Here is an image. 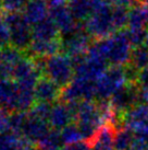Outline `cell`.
Here are the masks:
<instances>
[{
  "label": "cell",
  "mask_w": 148,
  "mask_h": 150,
  "mask_svg": "<svg viewBox=\"0 0 148 150\" xmlns=\"http://www.w3.org/2000/svg\"><path fill=\"white\" fill-rule=\"evenodd\" d=\"M51 1H57V0H48V2H51Z\"/></svg>",
  "instance_id": "36"
},
{
  "label": "cell",
  "mask_w": 148,
  "mask_h": 150,
  "mask_svg": "<svg viewBox=\"0 0 148 150\" xmlns=\"http://www.w3.org/2000/svg\"><path fill=\"white\" fill-rule=\"evenodd\" d=\"M118 128L111 124L101 125L95 133L89 144L91 150H115V135Z\"/></svg>",
  "instance_id": "13"
},
{
  "label": "cell",
  "mask_w": 148,
  "mask_h": 150,
  "mask_svg": "<svg viewBox=\"0 0 148 150\" xmlns=\"http://www.w3.org/2000/svg\"><path fill=\"white\" fill-rule=\"evenodd\" d=\"M135 142V133L126 126L118 128L115 135V150H131Z\"/></svg>",
  "instance_id": "20"
},
{
  "label": "cell",
  "mask_w": 148,
  "mask_h": 150,
  "mask_svg": "<svg viewBox=\"0 0 148 150\" xmlns=\"http://www.w3.org/2000/svg\"><path fill=\"white\" fill-rule=\"evenodd\" d=\"M113 7H123V8H133L134 6L140 4V0H109Z\"/></svg>",
  "instance_id": "28"
},
{
  "label": "cell",
  "mask_w": 148,
  "mask_h": 150,
  "mask_svg": "<svg viewBox=\"0 0 148 150\" xmlns=\"http://www.w3.org/2000/svg\"><path fill=\"white\" fill-rule=\"evenodd\" d=\"M144 150H148V142H147V145H146V147H145Z\"/></svg>",
  "instance_id": "35"
},
{
  "label": "cell",
  "mask_w": 148,
  "mask_h": 150,
  "mask_svg": "<svg viewBox=\"0 0 148 150\" xmlns=\"http://www.w3.org/2000/svg\"><path fill=\"white\" fill-rule=\"evenodd\" d=\"M112 9L109 1L94 0V11L84 23V29L91 38L100 41L117 32L112 20Z\"/></svg>",
  "instance_id": "2"
},
{
  "label": "cell",
  "mask_w": 148,
  "mask_h": 150,
  "mask_svg": "<svg viewBox=\"0 0 148 150\" xmlns=\"http://www.w3.org/2000/svg\"><path fill=\"white\" fill-rule=\"evenodd\" d=\"M128 13L130 9L123 8V7H113L112 9V20L114 28L118 31H122L125 25L128 23Z\"/></svg>",
  "instance_id": "25"
},
{
  "label": "cell",
  "mask_w": 148,
  "mask_h": 150,
  "mask_svg": "<svg viewBox=\"0 0 148 150\" xmlns=\"http://www.w3.org/2000/svg\"><path fill=\"white\" fill-rule=\"evenodd\" d=\"M27 150H39V148H34V147L29 146V148H27Z\"/></svg>",
  "instance_id": "33"
},
{
  "label": "cell",
  "mask_w": 148,
  "mask_h": 150,
  "mask_svg": "<svg viewBox=\"0 0 148 150\" xmlns=\"http://www.w3.org/2000/svg\"><path fill=\"white\" fill-rule=\"evenodd\" d=\"M0 80H1V79H0Z\"/></svg>",
  "instance_id": "39"
},
{
  "label": "cell",
  "mask_w": 148,
  "mask_h": 150,
  "mask_svg": "<svg viewBox=\"0 0 148 150\" xmlns=\"http://www.w3.org/2000/svg\"><path fill=\"white\" fill-rule=\"evenodd\" d=\"M130 82L126 66H112L96 81V93L99 101L110 100L117 92Z\"/></svg>",
  "instance_id": "4"
},
{
  "label": "cell",
  "mask_w": 148,
  "mask_h": 150,
  "mask_svg": "<svg viewBox=\"0 0 148 150\" xmlns=\"http://www.w3.org/2000/svg\"><path fill=\"white\" fill-rule=\"evenodd\" d=\"M123 124L135 134L143 133L148 128V104L140 103L123 114Z\"/></svg>",
  "instance_id": "12"
},
{
  "label": "cell",
  "mask_w": 148,
  "mask_h": 150,
  "mask_svg": "<svg viewBox=\"0 0 148 150\" xmlns=\"http://www.w3.org/2000/svg\"><path fill=\"white\" fill-rule=\"evenodd\" d=\"M37 145L39 150H61L63 148L62 145H64L61 137V132L51 129Z\"/></svg>",
  "instance_id": "21"
},
{
  "label": "cell",
  "mask_w": 148,
  "mask_h": 150,
  "mask_svg": "<svg viewBox=\"0 0 148 150\" xmlns=\"http://www.w3.org/2000/svg\"><path fill=\"white\" fill-rule=\"evenodd\" d=\"M105 1H109V0H105Z\"/></svg>",
  "instance_id": "37"
},
{
  "label": "cell",
  "mask_w": 148,
  "mask_h": 150,
  "mask_svg": "<svg viewBox=\"0 0 148 150\" xmlns=\"http://www.w3.org/2000/svg\"><path fill=\"white\" fill-rule=\"evenodd\" d=\"M29 146L21 136L10 130L0 135V150H27Z\"/></svg>",
  "instance_id": "19"
},
{
  "label": "cell",
  "mask_w": 148,
  "mask_h": 150,
  "mask_svg": "<svg viewBox=\"0 0 148 150\" xmlns=\"http://www.w3.org/2000/svg\"><path fill=\"white\" fill-rule=\"evenodd\" d=\"M126 31H118L107 38L91 44V48L112 66H128L131 60L132 48Z\"/></svg>",
  "instance_id": "1"
},
{
  "label": "cell",
  "mask_w": 148,
  "mask_h": 150,
  "mask_svg": "<svg viewBox=\"0 0 148 150\" xmlns=\"http://www.w3.org/2000/svg\"><path fill=\"white\" fill-rule=\"evenodd\" d=\"M60 31L57 24L52 21L50 17L46 18L45 20L38 22L32 26V36L33 41H43V42H50L58 40Z\"/></svg>",
  "instance_id": "15"
},
{
  "label": "cell",
  "mask_w": 148,
  "mask_h": 150,
  "mask_svg": "<svg viewBox=\"0 0 148 150\" xmlns=\"http://www.w3.org/2000/svg\"><path fill=\"white\" fill-rule=\"evenodd\" d=\"M3 2H2V0H0V12L3 10Z\"/></svg>",
  "instance_id": "32"
},
{
  "label": "cell",
  "mask_w": 148,
  "mask_h": 150,
  "mask_svg": "<svg viewBox=\"0 0 148 150\" xmlns=\"http://www.w3.org/2000/svg\"><path fill=\"white\" fill-rule=\"evenodd\" d=\"M147 20L145 17L143 8L140 4L130 9L128 13V30H146Z\"/></svg>",
  "instance_id": "23"
},
{
  "label": "cell",
  "mask_w": 148,
  "mask_h": 150,
  "mask_svg": "<svg viewBox=\"0 0 148 150\" xmlns=\"http://www.w3.org/2000/svg\"><path fill=\"white\" fill-rule=\"evenodd\" d=\"M61 96L66 102L94 101L97 98L96 82L75 76L70 83L62 89Z\"/></svg>",
  "instance_id": "7"
},
{
  "label": "cell",
  "mask_w": 148,
  "mask_h": 150,
  "mask_svg": "<svg viewBox=\"0 0 148 150\" xmlns=\"http://www.w3.org/2000/svg\"><path fill=\"white\" fill-rule=\"evenodd\" d=\"M23 14L31 24H36L49 17V4L47 0H29L24 7Z\"/></svg>",
  "instance_id": "16"
},
{
  "label": "cell",
  "mask_w": 148,
  "mask_h": 150,
  "mask_svg": "<svg viewBox=\"0 0 148 150\" xmlns=\"http://www.w3.org/2000/svg\"><path fill=\"white\" fill-rule=\"evenodd\" d=\"M20 88L12 79L0 80V110L6 113L17 112Z\"/></svg>",
  "instance_id": "11"
},
{
  "label": "cell",
  "mask_w": 148,
  "mask_h": 150,
  "mask_svg": "<svg viewBox=\"0 0 148 150\" xmlns=\"http://www.w3.org/2000/svg\"><path fill=\"white\" fill-rule=\"evenodd\" d=\"M36 66L40 74L52 82L64 88L70 83L75 77V68L70 57L66 54H57L48 58L38 59Z\"/></svg>",
  "instance_id": "3"
},
{
  "label": "cell",
  "mask_w": 148,
  "mask_h": 150,
  "mask_svg": "<svg viewBox=\"0 0 148 150\" xmlns=\"http://www.w3.org/2000/svg\"><path fill=\"white\" fill-rule=\"evenodd\" d=\"M29 0H2L3 8L8 10L9 13L11 12H19V10L24 9L26 4Z\"/></svg>",
  "instance_id": "27"
},
{
  "label": "cell",
  "mask_w": 148,
  "mask_h": 150,
  "mask_svg": "<svg viewBox=\"0 0 148 150\" xmlns=\"http://www.w3.org/2000/svg\"><path fill=\"white\" fill-rule=\"evenodd\" d=\"M70 11L76 22L85 23L94 11V0H69Z\"/></svg>",
  "instance_id": "18"
},
{
  "label": "cell",
  "mask_w": 148,
  "mask_h": 150,
  "mask_svg": "<svg viewBox=\"0 0 148 150\" xmlns=\"http://www.w3.org/2000/svg\"><path fill=\"white\" fill-rule=\"evenodd\" d=\"M61 137L63 144L66 146L77 144L80 142H85L81 130L76 124H70L61 130Z\"/></svg>",
  "instance_id": "24"
},
{
  "label": "cell",
  "mask_w": 148,
  "mask_h": 150,
  "mask_svg": "<svg viewBox=\"0 0 148 150\" xmlns=\"http://www.w3.org/2000/svg\"><path fill=\"white\" fill-rule=\"evenodd\" d=\"M137 83L140 89H148V67L140 70L137 75Z\"/></svg>",
  "instance_id": "29"
},
{
  "label": "cell",
  "mask_w": 148,
  "mask_h": 150,
  "mask_svg": "<svg viewBox=\"0 0 148 150\" xmlns=\"http://www.w3.org/2000/svg\"><path fill=\"white\" fill-rule=\"evenodd\" d=\"M80 102H56L51 106L50 115L48 118L50 127L56 130H60L72 124L75 120L76 110Z\"/></svg>",
  "instance_id": "9"
},
{
  "label": "cell",
  "mask_w": 148,
  "mask_h": 150,
  "mask_svg": "<svg viewBox=\"0 0 148 150\" xmlns=\"http://www.w3.org/2000/svg\"><path fill=\"white\" fill-rule=\"evenodd\" d=\"M128 65L138 72L148 67V47L145 45L134 47Z\"/></svg>",
  "instance_id": "22"
},
{
  "label": "cell",
  "mask_w": 148,
  "mask_h": 150,
  "mask_svg": "<svg viewBox=\"0 0 148 150\" xmlns=\"http://www.w3.org/2000/svg\"><path fill=\"white\" fill-rule=\"evenodd\" d=\"M49 127L50 125L48 121L27 113V118L21 132V137L29 145L38 144L50 132Z\"/></svg>",
  "instance_id": "10"
},
{
  "label": "cell",
  "mask_w": 148,
  "mask_h": 150,
  "mask_svg": "<svg viewBox=\"0 0 148 150\" xmlns=\"http://www.w3.org/2000/svg\"><path fill=\"white\" fill-rule=\"evenodd\" d=\"M75 121V124L78 126L84 140L89 142L94 137L97 129L103 125L98 103H94V101L80 102L76 110Z\"/></svg>",
  "instance_id": "5"
},
{
  "label": "cell",
  "mask_w": 148,
  "mask_h": 150,
  "mask_svg": "<svg viewBox=\"0 0 148 150\" xmlns=\"http://www.w3.org/2000/svg\"><path fill=\"white\" fill-rule=\"evenodd\" d=\"M140 4L143 8V11L145 13V17H146V20H147V24H148V0H142L140 2Z\"/></svg>",
  "instance_id": "31"
},
{
  "label": "cell",
  "mask_w": 148,
  "mask_h": 150,
  "mask_svg": "<svg viewBox=\"0 0 148 150\" xmlns=\"http://www.w3.org/2000/svg\"><path fill=\"white\" fill-rule=\"evenodd\" d=\"M60 50H62V43L60 38L50 41V42L32 41V44L29 47V53L32 55L37 57H44V58H48L57 55Z\"/></svg>",
  "instance_id": "17"
},
{
  "label": "cell",
  "mask_w": 148,
  "mask_h": 150,
  "mask_svg": "<svg viewBox=\"0 0 148 150\" xmlns=\"http://www.w3.org/2000/svg\"><path fill=\"white\" fill-rule=\"evenodd\" d=\"M11 42L10 36V29L6 19L0 18V48L2 50L4 47H8V44Z\"/></svg>",
  "instance_id": "26"
},
{
  "label": "cell",
  "mask_w": 148,
  "mask_h": 150,
  "mask_svg": "<svg viewBox=\"0 0 148 150\" xmlns=\"http://www.w3.org/2000/svg\"><path fill=\"white\" fill-rule=\"evenodd\" d=\"M61 88L48 78H40L35 87V99L39 103L51 104L61 96Z\"/></svg>",
  "instance_id": "14"
},
{
  "label": "cell",
  "mask_w": 148,
  "mask_h": 150,
  "mask_svg": "<svg viewBox=\"0 0 148 150\" xmlns=\"http://www.w3.org/2000/svg\"><path fill=\"white\" fill-rule=\"evenodd\" d=\"M109 101L115 111L121 114H124L132 108L140 104V102L142 101L140 100V88L137 81L128 82Z\"/></svg>",
  "instance_id": "8"
},
{
  "label": "cell",
  "mask_w": 148,
  "mask_h": 150,
  "mask_svg": "<svg viewBox=\"0 0 148 150\" xmlns=\"http://www.w3.org/2000/svg\"><path fill=\"white\" fill-rule=\"evenodd\" d=\"M140 1H142V0H140Z\"/></svg>",
  "instance_id": "38"
},
{
  "label": "cell",
  "mask_w": 148,
  "mask_h": 150,
  "mask_svg": "<svg viewBox=\"0 0 148 150\" xmlns=\"http://www.w3.org/2000/svg\"><path fill=\"white\" fill-rule=\"evenodd\" d=\"M10 29L11 46L19 50H29L32 44V26L23 12H11L4 18Z\"/></svg>",
  "instance_id": "6"
},
{
  "label": "cell",
  "mask_w": 148,
  "mask_h": 150,
  "mask_svg": "<svg viewBox=\"0 0 148 150\" xmlns=\"http://www.w3.org/2000/svg\"><path fill=\"white\" fill-rule=\"evenodd\" d=\"M61 150H71V149H70V147L69 146H66V147H63Z\"/></svg>",
  "instance_id": "34"
},
{
  "label": "cell",
  "mask_w": 148,
  "mask_h": 150,
  "mask_svg": "<svg viewBox=\"0 0 148 150\" xmlns=\"http://www.w3.org/2000/svg\"><path fill=\"white\" fill-rule=\"evenodd\" d=\"M69 147L71 150H91L89 144L87 142H80L74 145H70Z\"/></svg>",
  "instance_id": "30"
}]
</instances>
